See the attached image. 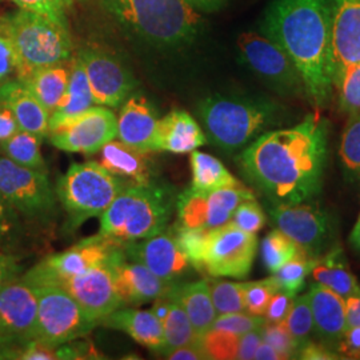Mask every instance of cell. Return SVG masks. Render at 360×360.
Returning a JSON list of instances; mask_svg holds the SVG:
<instances>
[{
    "instance_id": "cell-47",
    "label": "cell",
    "mask_w": 360,
    "mask_h": 360,
    "mask_svg": "<svg viewBox=\"0 0 360 360\" xmlns=\"http://www.w3.org/2000/svg\"><path fill=\"white\" fill-rule=\"evenodd\" d=\"M20 215L0 195V245H8L16 242L22 233Z\"/></svg>"
},
{
    "instance_id": "cell-40",
    "label": "cell",
    "mask_w": 360,
    "mask_h": 360,
    "mask_svg": "<svg viewBox=\"0 0 360 360\" xmlns=\"http://www.w3.org/2000/svg\"><path fill=\"white\" fill-rule=\"evenodd\" d=\"M172 231L175 233L188 262L191 263L193 270L203 272V251H205L207 235L210 230L186 227L178 223L172 229Z\"/></svg>"
},
{
    "instance_id": "cell-31",
    "label": "cell",
    "mask_w": 360,
    "mask_h": 360,
    "mask_svg": "<svg viewBox=\"0 0 360 360\" xmlns=\"http://www.w3.org/2000/svg\"><path fill=\"white\" fill-rule=\"evenodd\" d=\"M65 65L63 63L40 68L32 72L30 77L20 80L38 99L40 104L50 112V115L62 101L68 84L70 67H65Z\"/></svg>"
},
{
    "instance_id": "cell-19",
    "label": "cell",
    "mask_w": 360,
    "mask_h": 360,
    "mask_svg": "<svg viewBox=\"0 0 360 360\" xmlns=\"http://www.w3.org/2000/svg\"><path fill=\"white\" fill-rule=\"evenodd\" d=\"M123 245L110 257L122 307L139 306L167 296L174 284L160 279L142 263L126 257Z\"/></svg>"
},
{
    "instance_id": "cell-56",
    "label": "cell",
    "mask_w": 360,
    "mask_h": 360,
    "mask_svg": "<svg viewBox=\"0 0 360 360\" xmlns=\"http://www.w3.org/2000/svg\"><path fill=\"white\" fill-rule=\"evenodd\" d=\"M166 359L171 360H205L207 358L206 352L199 343H193L187 346L175 348L165 355Z\"/></svg>"
},
{
    "instance_id": "cell-44",
    "label": "cell",
    "mask_w": 360,
    "mask_h": 360,
    "mask_svg": "<svg viewBox=\"0 0 360 360\" xmlns=\"http://www.w3.org/2000/svg\"><path fill=\"white\" fill-rule=\"evenodd\" d=\"M334 89L339 92L343 111L360 114V63L347 70Z\"/></svg>"
},
{
    "instance_id": "cell-59",
    "label": "cell",
    "mask_w": 360,
    "mask_h": 360,
    "mask_svg": "<svg viewBox=\"0 0 360 360\" xmlns=\"http://www.w3.org/2000/svg\"><path fill=\"white\" fill-rule=\"evenodd\" d=\"M254 359L257 360H282L284 359L283 356L275 349V348L262 342L259 346H257V351H255V355H254Z\"/></svg>"
},
{
    "instance_id": "cell-34",
    "label": "cell",
    "mask_w": 360,
    "mask_h": 360,
    "mask_svg": "<svg viewBox=\"0 0 360 360\" xmlns=\"http://www.w3.org/2000/svg\"><path fill=\"white\" fill-rule=\"evenodd\" d=\"M162 326L165 335V348L160 355L163 356L175 348L200 342V338L193 331V324L186 311L181 309L179 303L174 300H171L167 318L163 321Z\"/></svg>"
},
{
    "instance_id": "cell-8",
    "label": "cell",
    "mask_w": 360,
    "mask_h": 360,
    "mask_svg": "<svg viewBox=\"0 0 360 360\" xmlns=\"http://www.w3.org/2000/svg\"><path fill=\"white\" fill-rule=\"evenodd\" d=\"M31 284L35 287L38 296L35 339L58 347L90 334L99 324L60 284Z\"/></svg>"
},
{
    "instance_id": "cell-28",
    "label": "cell",
    "mask_w": 360,
    "mask_h": 360,
    "mask_svg": "<svg viewBox=\"0 0 360 360\" xmlns=\"http://www.w3.org/2000/svg\"><path fill=\"white\" fill-rule=\"evenodd\" d=\"M167 296L186 311L193 331L199 338L211 330L218 314L211 299L208 279L174 284Z\"/></svg>"
},
{
    "instance_id": "cell-20",
    "label": "cell",
    "mask_w": 360,
    "mask_h": 360,
    "mask_svg": "<svg viewBox=\"0 0 360 360\" xmlns=\"http://www.w3.org/2000/svg\"><path fill=\"white\" fill-rule=\"evenodd\" d=\"M77 56L84 67L95 104L119 107L127 99L134 89V79L117 60L94 50H84Z\"/></svg>"
},
{
    "instance_id": "cell-61",
    "label": "cell",
    "mask_w": 360,
    "mask_h": 360,
    "mask_svg": "<svg viewBox=\"0 0 360 360\" xmlns=\"http://www.w3.org/2000/svg\"><path fill=\"white\" fill-rule=\"evenodd\" d=\"M349 240H351L352 245H354L358 251H360V221H356L354 230H352L351 235H349Z\"/></svg>"
},
{
    "instance_id": "cell-15",
    "label": "cell",
    "mask_w": 360,
    "mask_h": 360,
    "mask_svg": "<svg viewBox=\"0 0 360 360\" xmlns=\"http://www.w3.org/2000/svg\"><path fill=\"white\" fill-rule=\"evenodd\" d=\"M117 136V117L105 107H91L83 114L51 129L49 138L53 147L77 154H96L105 143Z\"/></svg>"
},
{
    "instance_id": "cell-55",
    "label": "cell",
    "mask_w": 360,
    "mask_h": 360,
    "mask_svg": "<svg viewBox=\"0 0 360 360\" xmlns=\"http://www.w3.org/2000/svg\"><path fill=\"white\" fill-rule=\"evenodd\" d=\"M297 358L307 360H334L340 358V356H338L331 349H328L326 345H318V343L307 342L304 346H302L299 349Z\"/></svg>"
},
{
    "instance_id": "cell-7",
    "label": "cell",
    "mask_w": 360,
    "mask_h": 360,
    "mask_svg": "<svg viewBox=\"0 0 360 360\" xmlns=\"http://www.w3.org/2000/svg\"><path fill=\"white\" fill-rule=\"evenodd\" d=\"M129 184L96 160L72 165L56 183V196L68 215L70 229L101 217Z\"/></svg>"
},
{
    "instance_id": "cell-39",
    "label": "cell",
    "mask_w": 360,
    "mask_h": 360,
    "mask_svg": "<svg viewBox=\"0 0 360 360\" xmlns=\"http://www.w3.org/2000/svg\"><path fill=\"white\" fill-rule=\"evenodd\" d=\"M284 324L292 339L295 340L299 349L309 342V338L314 331V318L309 304V294L295 297L294 304L290 309Z\"/></svg>"
},
{
    "instance_id": "cell-24",
    "label": "cell",
    "mask_w": 360,
    "mask_h": 360,
    "mask_svg": "<svg viewBox=\"0 0 360 360\" xmlns=\"http://www.w3.org/2000/svg\"><path fill=\"white\" fill-rule=\"evenodd\" d=\"M147 154L120 141H111L96 153V162L129 186H143L154 183L153 165Z\"/></svg>"
},
{
    "instance_id": "cell-50",
    "label": "cell",
    "mask_w": 360,
    "mask_h": 360,
    "mask_svg": "<svg viewBox=\"0 0 360 360\" xmlns=\"http://www.w3.org/2000/svg\"><path fill=\"white\" fill-rule=\"evenodd\" d=\"M295 297L296 295L285 290H279L271 299L270 304L264 314V321L269 323H284L294 304Z\"/></svg>"
},
{
    "instance_id": "cell-4",
    "label": "cell",
    "mask_w": 360,
    "mask_h": 360,
    "mask_svg": "<svg viewBox=\"0 0 360 360\" xmlns=\"http://www.w3.org/2000/svg\"><path fill=\"white\" fill-rule=\"evenodd\" d=\"M199 115L212 144L236 151L283 122V111L263 99L211 96L199 105Z\"/></svg>"
},
{
    "instance_id": "cell-42",
    "label": "cell",
    "mask_w": 360,
    "mask_h": 360,
    "mask_svg": "<svg viewBox=\"0 0 360 360\" xmlns=\"http://www.w3.org/2000/svg\"><path fill=\"white\" fill-rule=\"evenodd\" d=\"M279 290L281 287L274 276L257 282H245V312L257 316L264 315L272 296Z\"/></svg>"
},
{
    "instance_id": "cell-35",
    "label": "cell",
    "mask_w": 360,
    "mask_h": 360,
    "mask_svg": "<svg viewBox=\"0 0 360 360\" xmlns=\"http://www.w3.org/2000/svg\"><path fill=\"white\" fill-rule=\"evenodd\" d=\"M304 252L288 236L278 229L271 231L262 243V257L267 271L275 274L287 262Z\"/></svg>"
},
{
    "instance_id": "cell-46",
    "label": "cell",
    "mask_w": 360,
    "mask_h": 360,
    "mask_svg": "<svg viewBox=\"0 0 360 360\" xmlns=\"http://www.w3.org/2000/svg\"><path fill=\"white\" fill-rule=\"evenodd\" d=\"M232 224L250 233H257L266 224V215L255 199L245 200L233 212Z\"/></svg>"
},
{
    "instance_id": "cell-52",
    "label": "cell",
    "mask_w": 360,
    "mask_h": 360,
    "mask_svg": "<svg viewBox=\"0 0 360 360\" xmlns=\"http://www.w3.org/2000/svg\"><path fill=\"white\" fill-rule=\"evenodd\" d=\"M22 272L23 267L18 257L0 251V291L16 281Z\"/></svg>"
},
{
    "instance_id": "cell-32",
    "label": "cell",
    "mask_w": 360,
    "mask_h": 360,
    "mask_svg": "<svg viewBox=\"0 0 360 360\" xmlns=\"http://www.w3.org/2000/svg\"><path fill=\"white\" fill-rule=\"evenodd\" d=\"M193 188L212 191L223 187H238L242 183L236 179L224 165L212 155L195 150L191 153Z\"/></svg>"
},
{
    "instance_id": "cell-25",
    "label": "cell",
    "mask_w": 360,
    "mask_h": 360,
    "mask_svg": "<svg viewBox=\"0 0 360 360\" xmlns=\"http://www.w3.org/2000/svg\"><path fill=\"white\" fill-rule=\"evenodd\" d=\"M309 304L316 334L327 343H338L347 328L346 300L323 284L311 285Z\"/></svg>"
},
{
    "instance_id": "cell-41",
    "label": "cell",
    "mask_w": 360,
    "mask_h": 360,
    "mask_svg": "<svg viewBox=\"0 0 360 360\" xmlns=\"http://www.w3.org/2000/svg\"><path fill=\"white\" fill-rule=\"evenodd\" d=\"M239 338L240 336L226 331L210 330L203 336H200V346L206 352L208 359H236Z\"/></svg>"
},
{
    "instance_id": "cell-30",
    "label": "cell",
    "mask_w": 360,
    "mask_h": 360,
    "mask_svg": "<svg viewBox=\"0 0 360 360\" xmlns=\"http://www.w3.org/2000/svg\"><path fill=\"white\" fill-rule=\"evenodd\" d=\"M314 279L333 290L345 300L351 296H360V285L348 269L343 252L339 247L327 252L324 257H316L312 269Z\"/></svg>"
},
{
    "instance_id": "cell-43",
    "label": "cell",
    "mask_w": 360,
    "mask_h": 360,
    "mask_svg": "<svg viewBox=\"0 0 360 360\" xmlns=\"http://www.w3.org/2000/svg\"><path fill=\"white\" fill-rule=\"evenodd\" d=\"M262 342L275 348L284 359L296 358L299 347L284 323H269L264 321L260 327Z\"/></svg>"
},
{
    "instance_id": "cell-11",
    "label": "cell",
    "mask_w": 360,
    "mask_h": 360,
    "mask_svg": "<svg viewBox=\"0 0 360 360\" xmlns=\"http://www.w3.org/2000/svg\"><path fill=\"white\" fill-rule=\"evenodd\" d=\"M255 199L243 184L212 191L188 188L176 199L179 224L193 229H218L231 221L235 210L245 200Z\"/></svg>"
},
{
    "instance_id": "cell-2",
    "label": "cell",
    "mask_w": 360,
    "mask_h": 360,
    "mask_svg": "<svg viewBox=\"0 0 360 360\" xmlns=\"http://www.w3.org/2000/svg\"><path fill=\"white\" fill-rule=\"evenodd\" d=\"M333 0H274L263 20L264 37L283 49L316 108L330 103V27Z\"/></svg>"
},
{
    "instance_id": "cell-3",
    "label": "cell",
    "mask_w": 360,
    "mask_h": 360,
    "mask_svg": "<svg viewBox=\"0 0 360 360\" xmlns=\"http://www.w3.org/2000/svg\"><path fill=\"white\" fill-rule=\"evenodd\" d=\"M0 28L13 44L19 80L71 59L72 43L63 18L20 10L1 16Z\"/></svg>"
},
{
    "instance_id": "cell-54",
    "label": "cell",
    "mask_w": 360,
    "mask_h": 360,
    "mask_svg": "<svg viewBox=\"0 0 360 360\" xmlns=\"http://www.w3.org/2000/svg\"><path fill=\"white\" fill-rule=\"evenodd\" d=\"M260 343H262L260 328L242 335V336L239 338V347H238L236 359H254L255 351H257V346H259Z\"/></svg>"
},
{
    "instance_id": "cell-5",
    "label": "cell",
    "mask_w": 360,
    "mask_h": 360,
    "mask_svg": "<svg viewBox=\"0 0 360 360\" xmlns=\"http://www.w3.org/2000/svg\"><path fill=\"white\" fill-rule=\"evenodd\" d=\"M174 199L155 183L129 186L101 215L99 233L123 245L151 238L166 230Z\"/></svg>"
},
{
    "instance_id": "cell-27",
    "label": "cell",
    "mask_w": 360,
    "mask_h": 360,
    "mask_svg": "<svg viewBox=\"0 0 360 360\" xmlns=\"http://www.w3.org/2000/svg\"><path fill=\"white\" fill-rule=\"evenodd\" d=\"M207 143L206 135L193 116L175 110L159 120L158 151L171 154H190Z\"/></svg>"
},
{
    "instance_id": "cell-16",
    "label": "cell",
    "mask_w": 360,
    "mask_h": 360,
    "mask_svg": "<svg viewBox=\"0 0 360 360\" xmlns=\"http://www.w3.org/2000/svg\"><path fill=\"white\" fill-rule=\"evenodd\" d=\"M330 75L333 86L360 63V0H333L330 27Z\"/></svg>"
},
{
    "instance_id": "cell-49",
    "label": "cell",
    "mask_w": 360,
    "mask_h": 360,
    "mask_svg": "<svg viewBox=\"0 0 360 360\" xmlns=\"http://www.w3.org/2000/svg\"><path fill=\"white\" fill-rule=\"evenodd\" d=\"M32 339L20 335H0V360H25Z\"/></svg>"
},
{
    "instance_id": "cell-21",
    "label": "cell",
    "mask_w": 360,
    "mask_h": 360,
    "mask_svg": "<svg viewBox=\"0 0 360 360\" xmlns=\"http://www.w3.org/2000/svg\"><path fill=\"white\" fill-rule=\"evenodd\" d=\"M38 296L22 275L0 291V335L35 338Z\"/></svg>"
},
{
    "instance_id": "cell-9",
    "label": "cell",
    "mask_w": 360,
    "mask_h": 360,
    "mask_svg": "<svg viewBox=\"0 0 360 360\" xmlns=\"http://www.w3.org/2000/svg\"><path fill=\"white\" fill-rule=\"evenodd\" d=\"M0 195L20 215L37 223H49L56 212V193L47 174L20 166L0 156Z\"/></svg>"
},
{
    "instance_id": "cell-10",
    "label": "cell",
    "mask_w": 360,
    "mask_h": 360,
    "mask_svg": "<svg viewBox=\"0 0 360 360\" xmlns=\"http://www.w3.org/2000/svg\"><path fill=\"white\" fill-rule=\"evenodd\" d=\"M257 233L238 229L231 221L212 229L203 251V272L214 278L243 279L257 255Z\"/></svg>"
},
{
    "instance_id": "cell-14",
    "label": "cell",
    "mask_w": 360,
    "mask_h": 360,
    "mask_svg": "<svg viewBox=\"0 0 360 360\" xmlns=\"http://www.w3.org/2000/svg\"><path fill=\"white\" fill-rule=\"evenodd\" d=\"M276 229L283 232L307 255L318 257L328 247L331 224L327 212L307 202L283 205L276 203L270 210Z\"/></svg>"
},
{
    "instance_id": "cell-17",
    "label": "cell",
    "mask_w": 360,
    "mask_h": 360,
    "mask_svg": "<svg viewBox=\"0 0 360 360\" xmlns=\"http://www.w3.org/2000/svg\"><path fill=\"white\" fill-rule=\"evenodd\" d=\"M123 251L129 259L142 263L168 283H180V279L193 269L172 230L126 243Z\"/></svg>"
},
{
    "instance_id": "cell-36",
    "label": "cell",
    "mask_w": 360,
    "mask_h": 360,
    "mask_svg": "<svg viewBox=\"0 0 360 360\" xmlns=\"http://www.w3.org/2000/svg\"><path fill=\"white\" fill-rule=\"evenodd\" d=\"M343 129L339 156L342 166L349 178H360V114H348Z\"/></svg>"
},
{
    "instance_id": "cell-57",
    "label": "cell",
    "mask_w": 360,
    "mask_h": 360,
    "mask_svg": "<svg viewBox=\"0 0 360 360\" xmlns=\"http://www.w3.org/2000/svg\"><path fill=\"white\" fill-rule=\"evenodd\" d=\"M18 131L19 127L13 114L6 108H0V142L11 138Z\"/></svg>"
},
{
    "instance_id": "cell-38",
    "label": "cell",
    "mask_w": 360,
    "mask_h": 360,
    "mask_svg": "<svg viewBox=\"0 0 360 360\" xmlns=\"http://www.w3.org/2000/svg\"><path fill=\"white\" fill-rule=\"evenodd\" d=\"M316 263V257H309L306 252L299 254L297 257L287 262L272 276L279 284L281 290H285L294 295H297L306 282V278Z\"/></svg>"
},
{
    "instance_id": "cell-23",
    "label": "cell",
    "mask_w": 360,
    "mask_h": 360,
    "mask_svg": "<svg viewBox=\"0 0 360 360\" xmlns=\"http://www.w3.org/2000/svg\"><path fill=\"white\" fill-rule=\"evenodd\" d=\"M0 108L13 114L18 127L44 139L49 136L50 112L19 79L0 84Z\"/></svg>"
},
{
    "instance_id": "cell-45",
    "label": "cell",
    "mask_w": 360,
    "mask_h": 360,
    "mask_svg": "<svg viewBox=\"0 0 360 360\" xmlns=\"http://www.w3.org/2000/svg\"><path fill=\"white\" fill-rule=\"evenodd\" d=\"M264 323V319L257 315H251L248 312H232V314H223L218 315L215 322L212 324L211 330L226 331L230 334L242 336L245 333L259 330Z\"/></svg>"
},
{
    "instance_id": "cell-58",
    "label": "cell",
    "mask_w": 360,
    "mask_h": 360,
    "mask_svg": "<svg viewBox=\"0 0 360 360\" xmlns=\"http://www.w3.org/2000/svg\"><path fill=\"white\" fill-rule=\"evenodd\" d=\"M346 321L348 327H360V296L346 299Z\"/></svg>"
},
{
    "instance_id": "cell-1",
    "label": "cell",
    "mask_w": 360,
    "mask_h": 360,
    "mask_svg": "<svg viewBox=\"0 0 360 360\" xmlns=\"http://www.w3.org/2000/svg\"><path fill=\"white\" fill-rule=\"evenodd\" d=\"M327 132V122L316 114L291 129L264 132L240 155V167L274 202H309L322 190Z\"/></svg>"
},
{
    "instance_id": "cell-51",
    "label": "cell",
    "mask_w": 360,
    "mask_h": 360,
    "mask_svg": "<svg viewBox=\"0 0 360 360\" xmlns=\"http://www.w3.org/2000/svg\"><path fill=\"white\" fill-rule=\"evenodd\" d=\"M13 74H16V56L10 39L0 28V84L7 82Z\"/></svg>"
},
{
    "instance_id": "cell-18",
    "label": "cell",
    "mask_w": 360,
    "mask_h": 360,
    "mask_svg": "<svg viewBox=\"0 0 360 360\" xmlns=\"http://www.w3.org/2000/svg\"><path fill=\"white\" fill-rule=\"evenodd\" d=\"M55 283L65 287L91 318L98 323L103 322L104 318L122 307L116 292L110 259L83 274Z\"/></svg>"
},
{
    "instance_id": "cell-33",
    "label": "cell",
    "mask_w": 360,
    "mask_h": 360,
    "mask_svg": "<svg viewBox=\"0 0 360 360\" xmlns=\"http://www.w3.org/2000/svg\"><path fill=\"white\" fill-rule=\"evenodd\" d=\"M41 138L19 129L11 138L0 142V151L15 163L47 174V165L41 155Z\"/></svg>"
},
{
    "instance_id": "cell-22",
    "label": "cell",
    "mask_w": 360,
    "mask_h": 360,
    "mask_svg": "<svg viewBox=\"0 0 360 360\" xmlns=\"http://www.w3.org/2000/svg\"><path fill=\"white\" fill-rule=\"evenodd\" d=\"M159 119L142 96H132L117 116V138L120 142L143 153L158 151Z\"/></svg>"
},
{
    "instance_id": "cell-37",
    "label": "cell",
    "mask_w": 360,
    "mask_h": 360,
    "mask_svg": "<svg viewBox=\"0 0 360 360\" xmlns=\"http://www.w3.org/2000/svg\"><path fill=\"white\" fill-rule=\"evenodd\" d=\"M211 299L218 315L243 312L245 306V283L208 279Z\"/></svg>"
},
{
    "instance_id": "cell-60",
    "label": "cell",
    "mask_w": 360,
    "mask_h": 360,
    "mask_svg": "<svg viewBox=\"0 0 360 360\" xmlns=\"http://www.w3.org/2000/svg\"><path fill=\"white\" fill-rule=\"evenodd\" d=\"M187 4H190L196 11L203 10V11H212L217 10L221 6L224 0H184Z\"/></svg>"
},
{
    "instance_id": "cell-6",
    "label": "cell",
    "mask_w": 360,
    "mask_h": 360,
    "mask_svg": "<svg viewBox=\"0 0 360 360\" xmlns=\"http://www.w3.org/2000/svg\"><path fill=\"white\" fill-rule=\"evenodd\" d=\"M111 10L143 38L176 46L198 34L200 16L184 0H107Z\"/></svg>"
},
{
    "instance_id": "cell-48",
    "label": "cell",
    "mask_w": 360,
    "mask_h": 360,
    "mask_svg": "<svg viewBox=\"0 0 360 360\" xmlns=\"http://www.w3.org/2000/svg\"><path fill=\"white\" fill-rule=\"evenodd\" d=\"M20 10L44 13L65 19V10L72 0H11Z\"/></svg>"
},
{
    "instance_id": "cell-26",
    "label": "cell",
    "mask_w": 360,
    "mask_h": 360,
    "mask_svg": "<svg viewBox=\"0 0 360 360\" xmlns=\"http://www.w3.org/2000/svg\"><path fill=\"white\" fill-rule=\"evenodd\" d=\"M104 326L123 331L150 351L162 354L165 348V335L162 322L154 312L146 309L120 307L103 319Z\"/></svg>"
},
{
    "instance_id": "cell-29",
    "label": "cell",
    "mask_w": 360,
    "mask_h": 360,
    "mask_svg": "<svg viewBox=\"0 0 360 360\" xmlns=\"http://www.w3.org/2000/svg\"><path fill=\"white\" fill-rule=\"evenodd\" d=\"M94 104L95 102L89 79L86 75L84 67L82 65V60L77 56L71 60L70 65V77L65 95L58 104V107L55 108V111L50 115V131L83 114Z\"/></svg>"
},
{
    "instance_id": "cell-12",
    "label": "cell",
    "mask_w": 360,
    "mask_h": 360,
    "mask_svg": "<svg viewBox=\"0 0 360 360\" xmlns=\"http://www.w3.org/2000/svg\"><path fill=\"white\" fill-rule=\"evenodd\" d=\"M238 47L245 65L272 89L284 95L304 92L294 62L279 44L267 37L245 32L238 39Z\"/></svg>"
},
{
    "instance_id": "cell-53",
    "label": "cell",
    "mask_w": 360,
    "mask_h": 360,
    "mask_svg": "<svg viewBox=\"0 0 360 360\" xmlns=\"http://www.w3.org/2000/svg\"><path fill=\"white\" fill-rule=\"evenodd\" d=\"M338 351L349 359H360V327H348L338 342Z\"/></svg>"
},
{
    "instance_id": "cell-13",
    "label": "cell",
    "mask_w": 360,
    "mask_h": 360,
    "mask_svg": "<svg viewBox=\"0 0 360 360\" xmlns=\"http://www.w3.org/2000/svg\"><path fill=\"white\" fill-rule=\"evenodd\" d=\"M122 245L123 243L98 233L72 245L67 251L46 257L27 271L22 278L30 283L63 281L107 262Z\"/></svg>"
}]
</instances>
